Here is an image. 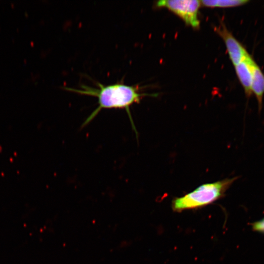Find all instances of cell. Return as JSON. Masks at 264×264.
Segmentation results:
<instances>
[{"label": "cell", "instance_id": "6da1fadb", "mask_svg": "<svg viewBox=\"0 0 264 264\" xmlns=\"http://www.w3.org/2000/svg\"><path fill=\"white\" fill-rule=\"evenodd\" d=\"M98 88H92L82 85L81 89L66 88V89L78 93L97 97L98 106L88 116L82 124V127L88 125L103 109H125L129 115L133 130L136 129L133 124L130 106L140 102L141 98L150 94L139 92L137 87L129 86L122 83H116L109 85L97 84Z\"/></svg>", "mask_w": 264, "mask_h": 264}, {"label": "cell", "instance_id": "7a4b0ae2", "mask_svg": "<svg viewBox=\"0 0 264 264\" xmlns=\"http://www.w3.org/2000/svg\"><path fill=\"white\" fill-rule=\"evenodd\" d=\"M236 178H225L202 184L184 196L174 199L172 201V208L175 211L180 212L211 204L222 198Z\"/></svg>", "mask_w": 264, "mask_h": 264}, {"label": "cell", "instance_id": "8992f818", "mask_svg": "<svg viewBox=\"0 0 264 264\" xmlns=\"http://www.w3.org/2000/svg\"><path fill=\"white\" fill-rule=\"evenodd\" d=\"M251 91L256 98L259 110L260 111L262 108L264 94V74L255 61L252 65Z\"/></svg>", "mask_w": 264, "mask_h": 264}, {"label": "cell", "instance_id": "52a82bcc", "mask_svg": "<svg viewBox=\"0 0 264 264\" xmlns=\"http://www.w3.org/2000/svg\"><path fill=\"white\" fill-rule=\"evenodd\" d=\"M201 4L208 7L227 8L244 5L249 2L248 0H202Z\"/></svg>", "mask_w": 264, "mask_h": 264}, {"label": "cell", "instance_id": "3957f363", "mask_svg": "<svg viewBox=\"0 0 264 264\" xmlns=\"http://www.w3.org/2000/svg\"><path fill=\"white\" fill-rule=\"evenodd\" d=\"M200 5V1L197 0H162L156 2L158 7L168 9L187 25L195 29L199 27L198 11Z\"/></svg>", "mask_w": 264, "mask_h": 264}, {"label": "cell", "instance_id": "277c9868", "mask_svg": "<svg viewBox=\"0 0 264 264\" xmlns=\"http://www.w3.org/2000/svg\"><path fill=\"white\" fill-rule=\"evenodd\" d=\"M216 31L224 42L232 63L234 66L237 65L248 53V52L223 24L217 28Z\"/></svg>", "mask_w": 264, "mask_h": 264}, {"label": "cell", "instance_id": "5b68a950", "mask_svg": "<svg viewBox=\"0 0 264 264\" xmlns=\"http://www.w3.org/2000/svg\"><path fill=\"white\" fill-rule=\"evenodd\" d=\"M254 61L248 53L238 64L234 66L236 75L247 97L252 94V65Z\"/></svg>", "mask_w": 264, "mask_h": 264}]
</instances>
